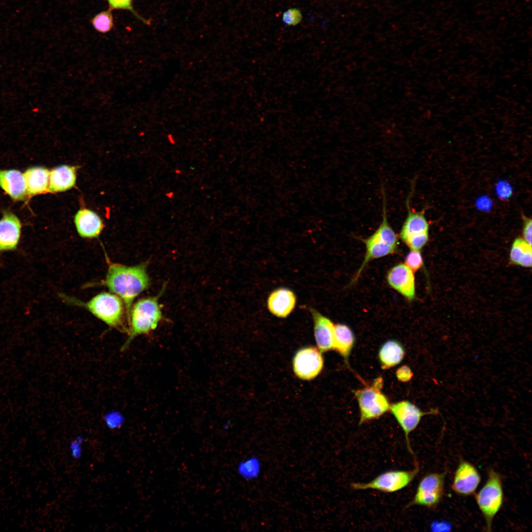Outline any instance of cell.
I'll return each instance as SVG.
<instances>
[{
    "mask_svg": "<svg viewBox=\"0 0 532 532\" xmlns=\"http://www.w3.org/2000/svg\"><path fill=\"white\" fill-rule=\"evenodd\" d=\"M22 224L19 218L9 210H4L0 219V252L15 250L19 243Z\"/></svg>",
    "mask_w": 532,
    "mask_h": 532,
    "instance_id": "obj_12",
    "label": "cell"
},
{
    "mask_svg": "<svg viewBox=\"0 0 532 532\" xmlns=\"http://www.w3.org/2000/svg\"><path fill=\"white\" fill-rule=\"evenodd\" d=\"M106 260L108 268L105 278L93 285L105 286L123 300L128 322L134 300L148 289L151 284L147 272L148 262L129 266Z\"/></svg>",
    "mask_w": 532,
    "mask_h": 532,
    "instance_id": "obj_1",
    "label": "cell"
},
{
    "mask_svg": "<svg viewBox=\"0 0 532 532\" xmlns=\"http://www.w3.org/2000/svg\"><path fill=\"white\" fill-rule=\"evenodd\" d=\"M168 139L169 141L170 142V143H171L172 144H174L175 143V141H174L173 138L172 137V136L171 135H169L168 136Z\"/></svg>",
    "mask_w": 532,
    "mask_h": 532,
    "instance_id": "obj_33",
    "label": "cell"
},
{
    "mask_svg": "<svg viewBox=\"0 0 532 532\" xmlns=\"http://www.w3.org/2000/svg\"><path fill=\"white\" fill-rule=\"evenodd\" d=\"M60 296L69 304L86 309L109 326L128 332V327L126 326V321L128 324L126 306L123 300L116 295L110 292H103L87 301L64 294H60Z\"/></svg>",
    "mask_w": 532,
    "mask_h": 532,
    "instance_id": "obj_2",
    "label": "cell"
},
{
    "mask_svg": "<svg viewBox=\"0 0 532 532\" xmlns=\"http://www.w3.org/2000/svg\"><path fill=\"white\" fill-rule=\"evenodd\" d=\"M27 199L48 192L50 171L42 166L28 167L24 173Z\"/></svg>",
    "mask_w": 532,
    "mask_h": 532,
    "instance_id": "obj_18",
    "label": "cell"
},
{
    "mask_svg": "<svg viewBox=\"0 0 532 532\" xmlns=\"http://www.w3.org/2000/svg\"><path fill=\"white\" fill-rule=\"evenodd\" d=\"M446 472L430 473L419 482L415 494L406 508L418 505L432 509L442 500L445 490Z\"/></svg>",
    "mask_w": 532,
    "mask_h": 532,
    "instance_id": "obj_8",
    "label": "cell"
},
{
    "mask_svg": "<svg viewBox=\"0 0 532 532\" xmlns=\"http://www.w3.org/2000/svg\"><path fill=\"white\" fill-rule=\"evenodd\" d=\"M109 9L127 10L132 12L135 16L146 24L147 20L143 19L134 10L133 6V0H107Z\"/></svg>",
    "mask_w": 532,
    "mask_h": 532,
    "instance_id": "obj_27",
    "label": "cell"
},
{
    "mask_svg": "<svg viewBox=\"0 0 532 532\" xmlns=\"http://www.w3.org/2000/svg\"><path fill=\"white\" fill-rule=\"evenodd\" d=\"M383 378L378 377L372 383L354 391L360 410L359 424L377 419L389 411L391 404L382 392Z\"/></svg>",
    "mask_w": 532,
    "mask_h": 532,
    "instance_id": "obj_6",
    "label": "cell"
},
{
    "mask_svg": "<svg viewBox=\"0 0 532 532\" xmlns=\"http://www.w3.org/2000/svg\"><path fill=\"white\" fill-rule=\"evenodd\" d=\"M91 22L97 31L102 33L109 32L113 26L111 10L109 9L98 13L92 19Z\"/></svg>",
    "mask_w": 532,
    "mask_h": 532,
    "instance_id": "obj_24",
    "label": "cell"
},
{
    "mask_svg": "<svg viewBox=\"0 0 532 532\" xmlns=\"http://www.w3.org/2000/svg\"><path fill=\"white\" fill-rule=\"evenodd\" d=\"M166 196L168 199H171L174 196V193L172 191H169L166 193Z\"/></svg>",
    "mask_w": 532,
    "mask_h": 532,
    "instance_id": "obj_32",
    "label": "cell"
},
{
    "mask_svg": "<svg viewBox=\"0 0 532 532\" xmlns=\"http://www.w3.org/2000/svg\"><path fill=\"white\" fill-rule=\"evenodd\" d=\"M302 15L300 11L297 8L289 9L283 15V22L288 25L295 26L301 20Z\"/></svg>",
    "mask_w": 532,
    "mask_h": 532,
    "instance_id": "obj_29",
    "label": "cell"
},
{
    "mask_svg": "<svg viewBox=\"0 0 532 532\" xmlns=\"http://www.w3.org/2000/svg\"><path fill=\"white\" fill-rule=\"evenodd\" d=\"M174 172L176 174H180L182 173V171L179 168H176L175 169Z\"/></svg>",
    "mask_w": 532,
    "mask_h": 532,
    "instance_id": "obj_34",
    "label": "cell"
},
{
    "mask_svg": "<svg viewBox=\"0 0 532 532\" xmlns=\"http://www.w3.org/2000/svg\"><path fill=\"white\" fill-rule=\"evenodd\" d=\"M267 303L272 314L281 318H286L295 307L296 296L289 289L278 288L269 295Z\"/></svg>",
    "mask_w": 532,
    "mask_h": 532,
    "instance_id": "obj_16",
    "label": "cell"
},
{
    "mask_svg": "<svg viewBox=\"0 0 532 532\" xmlns=\"http://www.w3.org/2000/svg\"><path fill=\"white\" fill-rule=\"evenodd\" d=\"M165 288L164 286L157 295L141 298L133 304L128 322V337L123 350L135 337L148 334L157 328L163 318L159 299Z\"/></svg>",
    "mask_w": 532,
    "mask_h": 532,
    "instance_id": "obj_3",
    "label": "cell"
},
{
    "mask_svg": "<svg viewBox=\"0 0 532 532\" xmlns=\"http://www.w3.org/2000/svg\"><path fill=\"white\" fill-rule=\"evenodd\" d=\"M76 167L68 165H61L50 171L48 192H64L72 188L76 179Z\"/></svg>",
    "mask_w": 532,
    "mask_h": 532,
    "instance_id": "obj_20",
    "label": "cell"
},
{
    "mask_svg": "<svg viewBox=\"0 0 532 532\" xmlns=\"http://www.w3.org/2000/svg\"><path fill=\"white\" fill-rule=\"evenodd\" d=\"M355 342L353 331L348 326L343 324L334 325L333 350L337 351L348 362Z\"/></svg>",
    "mask_w": 532,
    "mask_h": 532,
    "instance_id": "obj_22",
    "label": "cell"
},
{
    "mask_svg": "<svg viewBox=\"0 0 532 532\" xmlns=\"http://www.w3.org/2000/svg\"><path fill=\"white\" fill-rule=\"evenodd\" d=\"M314 322V333L318 349L321 353L333 350L334 324L317 310L310 308Z\"/></svg>",
    "mask_w": 532,
    "mask_h": 532,
    "instance_id": "obj_14",
    "label": "cell"
},
{
    "mask_svg": "<svg viewBox=\"0 0 532 532\" xmlns=\"http://www.w3.org/2000/svg\"><path fill=\"white\" fill-rule=\"evenodd\" d=\"M532 251V245L521 238L516 239L512 244L510 258L511 262L519 265L525 256Z\"/></svg>",
    "mask_w": 532,
    "mask_h": 532,
    "instance_id": "obj_25",
    "label": "cell"
},
{
    "mask_svg": "<svg viewBox=\"0 0 532 532\" xmlns=\"http://www.w3.org/2000/svg\"><path fill=\"white\" fill-rule=\"evenodd\" d=\"M383 206L382 219L379 226L374 233L364 240L366 248V255L353 282L358 279L362 271L370 261L390 255L398 248V235L388 222L384 195Z\"/></svg>",
    "mask_w": 532,
    "mask_h": 532,
    "instance_id": "obj_4",
    "label": "cell"
},
{
    "mask_svg": "<svg viewBox=\"0 0 532 532\" xmlns=\"http://www.w3.org/2000/svg\"><path fill=\"white\" fill-rule=\"evenodd\" d=\"M84 439L78 436L71 440L69 444V451L71 458L74 460L80 459L83 455V444Z\"/></svg>",
    "mask_w": 532,
    "mask_h": 532,
    "instance_id": "obj_28",
    "label": "cell"
},
{
    "mask_svg": "<svg viewBox=\"0 0 532 532\" xmlns=\"http://www.w3.org/2000/svg\"><path fill=\"white\" fill-rule=\"evenodd\" d=\"M0 188L14 201L27 198L24 176L19 170L0 169Z\"/></svg>",
    "mask_w": 532,
    "mask_h": 532,
    "instance_id": "obj_15",
    "label": "cell"
},
{
    "mask_svg": "<svg viewBox=\"0 0 532 532\" xmlns=\"http://www.w3.org/2000/svg\"><path fill=\"white\" fill-rule=\"evenodd\" d=\"M413 375V372L410 367L406 366L399 367L396 372L398 379L401 382H405L409 381Z\"/></svg>",
    "mask_w": 532,
    "mask_h": 532,
    "instance_id": "obj_30",
    "label": "cell"
},
{
    "mask_svg": "<svg viewBox=\"0 0 532 532\" xmlns=\"http://www.w3.org/2000/svg\"><path fill=\"white\" fill-rule=\"evenodd\" d=\"M405 349L399 341L390 339L385 342L378 351V360L383 369H388L399 364L405 356Z\"/></svg>",
    "mask_w": 532,
    "mask_h": 532,
    "instance_id": "obj_21",
    "label": "cell"
},
{
    "mask_svg": "<svg viewBox=\"0 0 532 532\" xmlns=\"http://www.w3.org/2000/svg\"><path fill=\"white\" fill-rule=\"evenodd\" d=\"M481 480L480 474L470 462L461 460L454 472L451 488L457 494L462 496L475 493Z\"/></svg>",
    "mask_w": 532,
    "mask_h": 532,
    "instance_id": "obj_11",
    "label": "cell"
},
{
    "mask_svg": "<svg viewBox=\"0 0 532 532\" xmlns=\"http://www.w3.org/2000/svg\"><path fill=\"white\" fill-rule=\"evenodd\" d=\"M477 505L485 520L487 531H491L494 519L504 500L501 477L494 469L488 472L486 481L475 495Z\"/></svg>",
    "mask_w": 532,
    "mask_h": 532,
    "instance_id": "obj_5",
    "label": "cell"
},
{
    "mask_svg": "<svg viewBox=\"0 0 532 532\" xmlns=\"http://www.w3.org/2000/svg\"><path fill=\"white\" fill-rule=\"evenodd\" d=\"M74 223L79 235L83 238H93L98 237L103 228L100 216L87 208H81L76 213Z\"/></svg>",
    "mask_w": 532,
    "mask_h": 532,
    "instance_id": "obj_17",
    "label": "cell"
},
{
    "mask_svg": "<svg viewBox=\"0 0 532 532\" xmlns=\"http://www.w3.org/2000/svg\"><path fill=\"white\" fill-rule=\"evenodd\" d=\"M389 285L407 300L415 296L414 272L405 264H399L390 269L387 275Z\"/></svg>",
    "mask_w": 532,
    "mask_h": 532,
    "instance_id": "obj_13",
    "label": "cell"
},
{
    "mask_svg": "<svg viewBox=\"0 0 532 532\" xmlns=\"http://www.w3.org/2000/svg\"><path fill=\"white\" fill-rule=\"evenodd\" d=\"M407 215L400 230L399 236L405 244L411 238L424 233L429 232V224L422 212H415L410 208L407 200Z\"/></svg>",
    "mask_w": 532,
    "mask_h": 532,
    "instance_id": "obj_19",
    "label": "cell"
},
{
    "mask_svg": "<svg viewBox=\"0 0 532 532\" xmlns=\"http://www.w3.org/2000/svg\"><path fill=\"white\" fill-rule=\"evenodd\" d=\"M523 228V236L524 240L530 245H532V221L531 219L525 218Z\"/></svg>",
    "mask_w": 532,
    "mask_h": 532,
    "instance_id": "obj_31",
    "label": "cell"
},
{
    "mask_svg": "<svg viewBox=\"0 0 532 532\" xmlns=\"http://www.w3.org/2000/svg\"><path fill=\"white\" fill-rule=\"evenodd\" d=\"M237 474L242 479L251 481L259 477L262 470V463L260 458L251 455L239 461L236 466Z\"/></svg>",
    "mask_w": 532,
    "mask_h": 532,
    "instance_id": "obj_23",
    "label": "cell"
},
{
    "mask_svg": "<svg viewBox=\"0 0 532 532\" xmlns=\"http://www.w3.org/2000/svg\"><path fill=\"white\" fill-rule=\"evenodd\" d=\"M404 264L414 272L421 268L423 260L420 251L410 250L405 257Z\"/></svg>",
    "mask_w": 532,
    "mask_h": 532,
    "instance_id": "obj_26",
    "label": "cell"
},
{
    "mask_svg": "<svg viewBox=\"0 0 532 532\" xmlns=\"http://www.w3.org/2000/svg\"><path fill=\"white\" fill-rule=\"evenodd\" d=\"M419 466L412 470H389L379 474L370 481L354 482L351 487L355 490H375L383 493H391L406 487L419 472Z\"/></svg>",
    "mask_w": 532,
    "mask_h": 532,
    "instance_id": "obj_7",
    "label": "cell"
},
{
    "mask_svg": "<svg viewBox=\"0 0 532 532\" xmlns=\"http://www.w3.org/2000/svg\"><path fill=\"white\" fill-rule=\"evenodd\" d=\"M389 411L402 429L408 449L413 455L415 462H417L410 444L409 434L416 429L423 416L437 414L438 413V409L433 408L430 411L425 412L411 401L403 400L391 404Z\"/></svg>",
    "mask_w": 532,
    "mask_h": 532,
    "instance_id": "obj_9",
    "label": "cell"
},
{
    "mask_svg": "<svg viewBox=\"0 0 532 532\" xmlns=\"http://www.w3.org/2000/svg\"><path fill=\"white\" fill-rule=\"evenodd\" d=\"M295 375L303 380H311L322 371L324 359L321 351L314 346H306L299 350L293 359Z\"/></svg>",
    "mask_w": 532,
    "mask_h": 532,
    "instance_id": "obj_10",
    "label": "cell"
}]
</instances>
